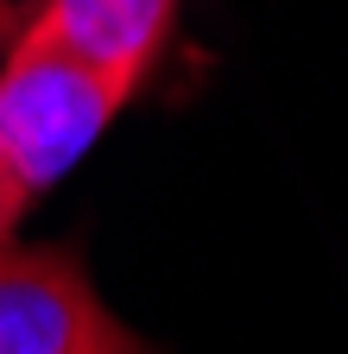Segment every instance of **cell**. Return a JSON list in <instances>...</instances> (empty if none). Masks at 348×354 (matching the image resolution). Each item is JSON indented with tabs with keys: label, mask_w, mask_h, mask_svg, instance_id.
<instances>
[{
	"label": "cell",
	"mask_w": 348,
	"mask_h": 354,
	"mask_svg": "<svg viewBox=\"0 0 348 354\" xmlns=\"http://www.w3.org/2000/svg\"><path fill=\"white\" fill-rule=\"evenodd\" d=\"M140 82V70L76 51L57 26L32 13L0 64V165L19 177L26 196H38L108 133Z\"/></svg>",
	"instance_id": "6da1fadb"
},
{
	"label": "cell",
	"mask_w": 348,
	"mask_h": 354,
	"mask_svg": "<svg viewBox=\"0 0 348 354\" xmlns=\"http://www.w3.org/2000/svg\"><path fill=\"white\" fill-rule=\"evenodd\" d=\"M0 354H152L95 297L76 247H0Z\"/></svg>",
	"instance_id": "7a4b0ae2"
},
{
	"label": "cell",
	"mask_w": 348,
	"mask_h": 354,
	"mask_svg": "<svg viewBox=\"0 0 348 354\" xmlns=\"http://www.w3.org/2000/svg\"><path fill=\"white\" fill-rule=\"evenodd\" d=\"M38 19L57 26L76 51L146 76L152 57L165 51V38H171L178 0H45Z\"/></svg>",
	"instance_id": "3957f363"
},
{
	"label": "cell",
	"mask_w": 348,
	"mask_h": 354,
	"mask_svg": "<svg viewBox=\"0 0 348 354\" xmlns=\"http://www.w3.org/2000/svg\"><path fill=\"white\" fill-rule=\"evenodd\" d=\"M26 190H19V177L7 171V165H0V247H7L13 241V228H19V215H26Z\"/></svg>",
	"instance_id": "277c9868"
},
{
	"label": "cell",
	"mask_w": 348,
	"mask_h": 354,
	"mask_svg": "<svg viewBox=\"0 0 348 354\" xmlns=\"http://www.w3.org/2000/svg\"><path fill=\"white\" fill-rule=\"evenodd\" d=\"M26 26V13H19V0H0V51L13 44V32Z\"/></svg>",
	"instance_id": "5b68a950"
}]
</instances>
